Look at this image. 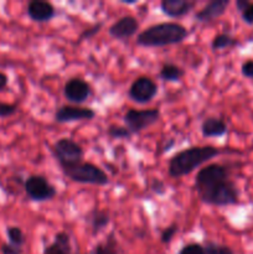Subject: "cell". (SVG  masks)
I'll return each mask as SVG.
<instances>
[{"mask_svg": "<svg viewBox=\"0 0 253 254\" xmlns=\"http://www.w3.org/2000/svg\"><path fill=\"white\" fill-rule=\"evenodd\" d=\"M42 254H73L71 238L68 233L59 232L55 235L54 241L44 248Z\"/></svg>", "mask_w": 253, "mask_h": 254, "instance_id": "obj_16", "label": "cell"}, {"mask_svg": "<svg viewBox=\"0 0 253 254\" xmlns=\"http://www.w3.org/2000/svg\"><path fill=\"white\" fill-rule=\"evenodd\" d=\"M250 4H251L250 0H236V7H237V10L240 12L245 11Z\"/></svg>", "mask_w": 253, "mask_h": 254, "instance_id": "obj_32", "label": "cell"}, {"mask_svg": "<svg viewBox=\"0 0 253 254\" xmlns=\"http://www.w3.org/2000/svg\"><path fill=\"white\" fill-rule=\"evenodd\" d=\"M241 17H242L245 24L253 25V2H251V4L248 5V7L245 11L241 12Z\"/></svg>", "mask_w": 253, "mask_h": 254, "instance_id": "obj_31", "label": "cell"}, {"mask_svg": "<svg viewBox=\"0 0 253 254\" xmlns=\"http://www.w3.org/2000/svg\"><path fill=\"white\" fill-rule=\"evenodd\" d=\"M237 44H238L237 39H235V37L231 36V35L218 34L213 37L212 42H211V47H212L213 51H218V50H223V49H228V47H232Z\"/></svg>", "mask_w": 253, "mask_h": 254, "instance_id": "obj_20", "label": "cell"}, {"mask_svg": "<svg viewBox=\"0 0 253 254\" xmlns=\"http://www.w3.org/2000/svg\"><path fill=\"white\" fill-rule=\"evenodd\" d=\"M7 82H9V78H7L6 74L0 72V91H2L7 86Z\"/></svg>", "mask_w": 253, "mask_h": 254, "instance_id": "obj_33", "label": "cell"}, {"mask_svg": "<svg viewBox=\"0 0 253 254\" xmlns=\"http://www.w3.org/2000/svg\"><path fill=\"white\" fill-rule=\"evenodd\" d=\"M179 254H205V248L200 243H189L179 251Z\"/></svg>", "mask_w": 253, "mask_h": 254, "instance_id": "obj_25", "label": "cell"}, {"mask_svg": "<svg viewBox=\"0 0 253 254\" xmlns=\"http://www.w3.org/2000/svg\"><path fill=\"white\" fill-rule=\"evenodd\" d=\"M184 74H185V71L175 64H164L159 72L160 79L165 82H179L183 78Z\"/></svg>", "mask_w": 253, "mask_h": 254, "instance_id": "obj_19", "label": "cell"}, {"mask_svg": "<svg viewBox=\"0 0 253 254\" xmlns=\"http://www.w3.org/2000/svg\"><path fill=\"white\" fill-rule=\"evenodd\" d=\"M51 150L61 169L76 165V164L83 161V149L77 141L71 138H61L56 140L52 145Z\"/></svg>", "mask_w": 253, "mask_h": 254, "instance_id": "obj_5", "label": "cell"}, {"mask_svg": "<svg viewBox=\"0 0 253 254\" xmlns=\"http://www.w3.org/2000/svg\"><path fill=\"white\" fill-rule=\"evenodd\" d=\"M150 189L154 193H156V195H164V193L166 192L165 184L161 180H159V179H153Z\"/></svg>", "mask_w": 253, "mask_h": 254, "instance_id": "obj_29", "label": "cell"}, {"mask_svg": "<svg viewBox=\"0 0 253 254\" xmlns=\"http://www.w3.org/2000/svg\"><path fill=\"white\" fill-rule=\"evenodd\" d=\"M230 0H211L200 11L195 14V19L198 22H210L225 15L226 10L230 6Z\"/></svg>", "mask_w": 253, "mask_h": 254, "instance_id": "obj_13", "label": "cell"}, {"mask_svg": "<svg viewBox=\"0 0 253 254\" xmlns=\"http://www.w3.org/2000/svg\"><path fill=\"white\" fill-rule=\"evenodd\" d=\"M205 254H235L232 248L228 246L220 245V243L212 242V241H207L205 245Z\"/></svg>", "mask_w": 253, "mask_h": 254, "instance_id": "obj_23", "label": "cell"}, {"mask_svg": "<svg viewBox=\"0 0 253 254\" xmlns=\"http://www.w3.org/2000/svg\"><path fill=\"white\" fill-rule=\"evenodd\" d=\"M158 94V84L146 76H140L133 81L128 91V96L136 103L145 104L153 101Z\"/></svg>", "mask_w": 253, "mask_h": 254, "instance_id": "obj_8", "label": "cell"}, {"mask_svg": "<svg viewBox=\"0 0 253 254\" xmlns=\"http://www.w3.org/2000/svg\"><path fill=\"white\" fill-rule=\"evenodd\" d=\"M107 134L113 139H130V136L133 135L126 127L116 126V124H111L107 128Z\"/></svg>", "mask_w": 253, "mask_h": 254, "instance_id": "obj_22", "label": "cell"}, {"mask_svg": "<svg viewBox=\"0 0 253 254\" xmlns=\"http://www.w3.org/2000/svg\"><path fill=\"white\" fill-rule=\"evenodd\" d=\"M27 16L35 22L51 21L56 16V9L46 0H31L26 7Z\"/></svg>", "mask_w": 253, "mask_h": 254, "instance_id": "obj_12", "label": "cell"}, {"mask_svg": "<svg viewBox=\"0 0 253 254\" xmlns=\"http://www.w3.org/2000/svg\"><path fill=\"white\" fill-rule=\"evenodd\" d=\"M189 30L179 22H159L146 27L136 36V45L141 47H164L183 42Z\"/></svg>", "mask_w": 253, "mask_h": 254, "instance_id": "obj_3", "label": "cell"}, {"mask_svg": "<svg viewBox=\"0 0 253 254\" xmlns=\"http://www.w3.org/2000/svg\"><path fill=\"white\" fill-rule=\"evenodd\" d=\"M221 153L222 151L220 149L212 145H197L184 149L169 160V176L173 179H180L189 175Z\"/></svg>", "mask_w": 253, "mask_h": 254, "instance_id": "obj_2", "label": "cell"}, {"mask_svg": "<svg viewBox=\"0 0 253 254\" xmlns=\"http://www.w3.org/2000/svg\"><path fill=\"white\" fill-rule=\"evenodd\" d=\"M2 254H22V247L11 245V243H2L1 246Z\"/></svg>", "mask_w": 253, "mask_h": 254, "instance_id": "obj_30", "label": "cell"}, {"mask_svg": "<svg viewBox=\"0 0 253 254\" xmlns=\"http://www.w3.org/2000/svg\"><path fill=\"white\" fill-rule=\"evenodd\" d=\"M241 73L248 79H253V60H247L241 66Z\"/></svg>", "mask_w": 253, "mask_h": 254, "instance_id": "obj_28", "label": "cell"}, {"mask_svg": "<svg viewBox=\"0 0 253 254\" xmlns=\"http://www.w3.org/2000/svg\"><path fill=\"white\" fill-rule=\"evenodd\" d=\"M123 2V4H126V5H134V4H136V1H122Z\"/></svg>", "mask_w": 253, "mask_h": 254, "instance_id": "obj_34", "label": "cell"}, {"mask_svg": "<svg viewBox=\"0 0 253 254\" xmlns=\"http://www.w3.org/2000/svg\"><path fill=\"white\" fill-rule=\"evenodd\" d=\"M61 170L69 180L77 184L96 186H104L109 184V178L103 169L88 161H81L76 165L67 166Z\"/></svg>", "mask_w": 253, "mask_h": 254, "instance_id": "obj_4", "label": "cell"}, {"mask_svg": "<svg viewBox=\"0 0 253 254\" xmlns=\"http://www.w3.org/2000/svg\"><path fill=\"white\" fill-rule=\"evenodd\" d=\"M6 236L9 238V243L17 246V247H22L25 243V235L22 230L16 226H9L6 228Z\"/></svg>", "mask_w": 253, "mask_h": 254, "instance_id": "obj_21", "label": "cell"}, {"mask_svg": "<svg viewBox=\"0 0 253 254\" xmlns=\"http://www.w3.org/2000/svg\"><path fill=\"white\" fill-rule=\"evenodd\" d=\"M17 112V107L15 104L4 103L0 102V118H6V117L12 116Z\"/></svg>", "mask_w": 253, "mask_h": 254, "instance_id": "obj_27", "label": "cell"}, {"mask_svg": "<svg viewBox=\"0 0 253 254\" xmlns=\"http://www.w3.org/2000/svg\"><path fill=\"white\" fill-rule=\"evenodd\" d=\"M196 2L190 0H163L160 9L163 14L169 17H183L190 14L195 7Z\"/></svg>", "mask_w": 253, "mask_h": 254, "instance_id": "obj_14", "label": "cell"}, {"mask_svg": "<svg viewBox=\"0 0 253 254\" xmlns=\"http://www.w3.org/2000/svg\"><path fill=\"white\" fill-rule=\"evenodd\" d=\"M195 191L206 205L226 207L240 202V190L222 164H208L200 169L195 176Z\"/></svg>", "mask_w": 253, "mask_h": 254, "instance_id": "obj_1", "label": "cell"}, {"mask_svg": "<svg viewBox=\"0 0 253 254\" xmlns=\"http://www.w3.org/2000/svg\"><path fill=\"white\" fill-rule=\"evenodd\" d=\"M179 228H178V225L176 223H171L170 226H168L166 228H164V231L161 232L160 235V241L161 243H164V245H168V243H170L171 241H173L174 236L178 233Z\"/></svg>", "mask_w": 253, "mask_h": 254, "instance_id": "obj_24", "label": "cell"}, {"mask_svg": "<svg viewBox=\"0 0 253 254\" xmlns=\"http://www.w3.org/2000/svg\"><path fill=\"white\" fill-rule=\"evenodd\" d=\"M89 227H91L92 235H98L101 231H103L111 222V216L107 210H99V208H93L86 217Z\"/></svg>", "mask_w": 253, "mask_h": 254, "instance_id": "obj_17", "label": "cell"}, {"mask_svg": "<svg viewBox=\"0 0 253 254\" xmlns=\"http://www.w3.org/2000/svg\"><path fill=\"white\" fill-rule=\"evenodd\" d=\"M92 87L81 77L69 78L63 86V96L71 103L81 104L91 97Z\"/></svg>", "mask_w": 253, "mask_h": 254, "instance_id": "obj_9", "label": "cell"}, {"mask_svg": "<svg viewBox=\"0 0 253 254\" xmlns=\"http://www.w3.org/2000/svg\"><path fill=\"white\" fill-rule=\"evenodd\" d=\"M102 26H103V24H102V22H98V24H96V25H93V26L88 27V29L83 30V31L81 32V35H79V36H78V42H81V41H83V40H88V39H91V37H93L94 35H97L99 31H101Z\"/></svg>", "mask_w": 253, "mask_h": 254, "instance_id": "obj_26", "label": "cell"}, {"mask_svg": "<svg viewBox=\"0 0 253 254\" xmlns=\"http://www.w3.org/2000/svg\"><path fill=\"white\" fill-rule=\"evenodd\" d=\"M24 190L27 197L35 202H46L57 195L56 188L42 175H30L24 181Z\"/></svg>", "mask_w": 253, "mask_h": 254, "instance_id": "obj_7", "label": "cell"}, {"mask_svg": "<svg viewBox=\"0 0 253 254\" xmlns=\"http://www.w3.org/2000/svg\"><path fill=\"white\" fill-rule=\"evenodd\" d=\"M96 117V112L92 108L64 104L55 112V121L57 123H72L79 121H92Z\"/></svg>", "mask_w": 253, "mask_h": 254, "instance_id": "obj_10", "label": "cell"}, {"mask_svg": "<svg viewBox=\"0 0 253 254\" xmlns=\"http://www.w3.org/2000/svg\"><path fill=\"white\" fill-rule=\"evenodd\" d=\"M252 121H253V113H252Z\"/></svg>", "mask_w": 253, "mask_h": 254, "instance_id": "obj_35", "label": "cell"}, {"mask_svg": "<svg viewBox=\"0 0 253 254\" xmlns=\"http://www.w3.org/2000/svg\"><path fill=\"white\" fill-rule=\"evenodd\" d=\"M228 130L226 122L216 117H208L201 124V134L203 138H220Z\"/></svg>", "mask_w": 253, "mask_h": 254, "instance_id": "obj_15", "label": "cell"}, {"mask_svg": "<svg viewBox=\"0 0 253 254\" xmlns=\"http://www.w3.org/2000/svg\"><path fill=\"white\" fill-rule=\"evenodd\" d=\"M92 254H126V251L118 242L114 232H111L102 242L94 246Z\"/></svg>", "mask_w": 253, "mask_h": 254, "instance_id": "obj_18", "label": "cell"}, {"mask_svg": "<svg viewBox=\"0 0 253 254\" xmlns=\"http://www.w3.org/2000/svg\"><path fill=\"white\" fill-rule=\"evenodd\" d=\"M160 109L149 108V109H129L126 112L123 117L124 124L130 130L131 134H138L145 130L149 127L154 126L160 121Z\"/></svg>", "mask_w": 253, "mask_h": 254, "instance_id": "obj_6", "label": "cell"}, {"mask_svg": "<svg viewBox=\"0 0 253 254\" xmlns=\"http://www.w3.org/2000/svg\"><path fill=\"white\" fill-rule=\"evenodd\" d=\"M139 30V21L136 17L131 16V15H126L114 21L113 24L109 26L108 34L109 36L113 39L119 40V41H124L138 32Z\"/></svg>", "mask_w": 253, "mask_h": 254, "instance_id": "obj_11", "label": "cell"}]
</instances>
